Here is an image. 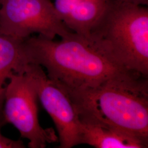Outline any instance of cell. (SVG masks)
<instances>
[{
  "mask_svg": "<svg viewBox=\"0 0 148 148\" xmlns=\"http://www.w3.org/2000/svg\"><path fill=\"white\" fill-rule=\"evenodd\" d=\"M24 43L29 63L45 68L48 77L64 90L93 88L139 74L123 68L73 32L59 41L38 35L27 38Z\"/></svg>",
  "mask_w": 148,
  "mask_h": 148,
  "instance_id": "cell-1",
  "label": "cell"
},
{
  "mask_svg": "<svg viewBox=\"0 0 148 148\" xmlns=\"http://www.w3.org/2000/svg\"><path fill=\"white\" fill-rule=\"evenodd\" d=\"M148 78L137 74L93 88L64 90L79 121L116 129L148 145Z\"/></svg>",
  "mask_w": 148,
  "mask_h": 148,
  "instance_id": "cell-2",
  "label": "cell"
},
{
  "mask_svg": "<svg viewBox=\"0 0 148 148\" xmlns=\"http://www.w3.org/2000/svg\"><path fill=\"white\" fill-rule=\"evenodd\" d=\"M88 40L123 68L148 77L147 8L110 0Z\"/></svg>",
  "mask_w": 148,
  "mask_h": 148,
  "instance_id": "cell-3",
  "label": "cell"
},
{
  "mask_svg": "<svg viewBox=\"0 0 148 148\" xmlns=\"http://www.w3.org/2000/svg\"><path fill=\"white\" fill-rule=\"evenodd\" d=\"M0 32L25 40L33 34L49 39L63 38L72 32L50 0H0Z\"/></svg>",
  "mask_w": 148,
  "mask_h": 148,
  "instance_id": "cell-4",
  "label": "cell"
},
{
  "mask_svg": "<svg viewBox=\"0 0 148 148\" xmlns=\"http://www.w3.org/2000/svg\"><path fill=\"white\" fill-rule=\"evenodd\" d=\"M8 80L3 106L5 124L14 126L29 140V148H44L57 142L53 128H43L39 123L38 97L30 79L24 74L14 73Z\"/></svg>",
  "mask_w": 148,
  "mask_h": 148,
  "instance_id": "cell-5",
  "label": "cell"
},
{
  "mask_svg": "<svg viewBox=\"0 0 148 148\" xmlns=\"http://www.w3.org/2000/svg\"><path fill=\"white\" fill-rule=\"evenodd\" d=\"M24 74L32 82L45 110L52 118L58 134L60 148H71L80 144L79 118L68 93L50 79L42 67L28 64Z\"/></svg>",
  "mask_w": 148,
  "mask_h": 148,
  "instance_id": "cell-6",
  "label": "cell"
},
{
  "mask_svg": "<svg viewBox=\"0 0 148 148\" xmlns=\"http://www.w3.org/2000/svg\"><path fill=\"white\" fill-rule=\"evenodd\" d=\"M110 0H55L60 19L70 31L89 40Z\"/></svg>",
  "mask_w": 148,
  "mask_h": 148,
  "instance_id": "cell-7",
  "label": "cell"
},
{
  "mask_svg": "<svg viewBox=\"0 0 148 148\" xmlns=\"http://www.w3.org/2000/svg\"><path fill=\"white\" fill-rule=\"evenodd\" d=\"M29 63L24 40L0 32V127L5 125L3 106L6 81L14 73L24 74Z\"/></svg>",
  "mask_w": 148,
  "mask_h": 148,
  "instance_id": "cell-8",
  "label": "cell"
},
{
  "mask_svg": "<svg viewBox=\"0 0 148 148\" xmlns=\"http://www.w3.org/2000/svg\"><path fill=\"white\" fill-rule=\"evenodd\" d=\"M80 122V121H79ZM80 144L97 148H146L142 140L119 130L80 122Z\"/></svg>",
  "mask_w": 148,
  "mask_h": 148,
  "instance_id": "cell-9",
  "label": "cell"
},
{
  "mask_svg": "<svg viewBox=\"0 0 148 148\" xmlns=\"http://www.w3.org/2000/svg\"><path fill=\"white\" fill-rule=\"evenodd\" d=\"M24 148L25 147L21 140H15L5 137L2 135L0 131V148Z\"/></svg>",
  "mask_w": 148,
  "mask_h": 148,
  "instance_id": "cell-10",
  "label": "cell"
},
{
  "mask_svg": "<svg viewBox=\"0 0 148 148\" xmlns=\"http://www.w3.org/2000/svg\"><path fill=\"white\" fill-rule=\"evenodd\" d=\"M122 2H126L138 5H147L148 0H119Z\"/></svg>",
  "mask_w": 148,
  "mask_h": 148,
  "instance_id": "cell-11",
  "label": "cell"
}]
</instances>
